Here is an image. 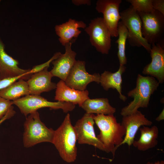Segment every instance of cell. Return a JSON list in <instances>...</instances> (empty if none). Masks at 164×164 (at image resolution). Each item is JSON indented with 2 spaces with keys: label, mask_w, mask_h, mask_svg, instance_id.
<instances>
[{
  "label": "cell",
  "mask_w": 164,
  "mask_h": 164,
  "mask_svg": "<svg viewBox=\"0 0 164 164\" xmlns=\"http://www.w3.org/2000/svg\"><path fill=\"white\" fill-rule=\"evenodd\" d=\"M93 118L100 131L97 136L113 158L117 149L121 146L126 131L121 124L118 122L114 115L93 114Z\"/></svg>",
  "instance_id": "1"
},
{
  "label": "cell",
  "mask_w": 164,
  "mask_h": 164,
  "mask_svg": "<svg viewBox=\"0 0 164 164\" xmlns=\"http://www.w3.org/2000/svg\"><path fill=\"white\" fill-rule=\"evenodd\" d=\"M76 132L71 124L70 114L67 113L61 125L55 131L52 143L60 155L67 163L74 162L77 156Z\"/></svg>",
  "instance_id": "2"
},
{
  "label": "cell",
  "mask_w": 164,
  "mask_h": 164,
  "mask_svg": "<svg viewBox=\"0 0 164 164\" xmlns=\"http://www.w3.org/2000/svg\"><path fill=\"white\" fill-rule=\"evenodd\" d=\"M159 83L155 78L138 74L136 87L129 91L128 97L133 100L121 109L120 114L126 116L135 112L140 108H147L152 94L158 88Z\"/></svg>",
  "instance_id": "3"
},
{
  "label": "cell",
  "mask_w": 164,
  "mask_h": 164,
  "mask_svg": "<svg viewBox=\"0 0 164 164\" xmlns=\"http://www.w3.org/2000/svg\"><path fill=\"white\" fill-rule=\"evenodd\" d=\"M23 142L26 148L43 142L52 143L54 130L47 128L41 120L37 111L32 112L24 122Z\"/></svg>",
  "instance_id": "4"
},
{
  "label": "cell",
  "mask_w": 164,
  "mask_h": 164,
  "mask_svg": "<svg viewBox=\"0 0 164 164\" xmlns=\"http://www.w3.org/2000/svg\"><path fill=\"white\" fill-rule=\"evenodd\" d=\"M13 104L16 105L21 112L25 116L43 108H49L51 109H61L67 113L73 110L75 105L71 103L58 101L51 102L40 95L29 94L15 101H12Z\"/></svg>",
  "instance_id": "5"
},
{
  "label": "cell",
  "mask_w": 164,
  "mask_h": 164,
  "mask_svg": "<svg viewBox=\"0 0 164 164\" xmlns=\"http://www.w3.org/2000/svg\"><path fill=\"white\" fill-rule=\"evenodd\" d=\"M121 21L128 30L127 39L132 46H143L150 53L151 45L143 37L142 30V22L138 12L130 6L120 13Z\"/></svg>",
  "instance_id": "6"
},
{
  "label": "cell",
  "mask_w": 164,
  "mask_h": 164,
  "mask_svg": "<svg viewBox=\"0 0 164 164\" xmlns=\"http://www.w3.org/2000/svg\"><path fill=\"white\" fill-rule=\"evenodd\" d=\"M142 22V36L151 45L161 43L164 32V15L155 10L149 13L138 12Z\"/></svg>",
  "instance_id": "7"
},
{
  "label": "cell",
  "mask_w": 164,
  "mask_h": 164,
  "mask_svg": "<svg viewBox=\"0 0 164 164\" xmlns=\"http://www.w3.org/2000/svg\"><path fill=\"white\" fill-rule=\"evenodd\" d=\"M85 31L89 36L90 42L98 52L108 54L111 47V35L102 17L91 20Z\"/></svg>",
  "instance_id": "8"
},
{
  "label": "cell",
  "mask_w": 164,
  "mask_h": 164,
  "mask_svg": "<svg viewBox=\"0 0 164 164\" xmlns=\"http://www.w3.org/2000/svg\"><path fill=\"white\" fill-rule=\"evenodd\" d=\"M93 114L86 113L78 120L74 126L78 143L94 146L107 153L108 152L96 135L94 128L95 123Z\"/></svg>",
  "instance_id": "9"
},
{
  "label": "cell",
  "mask_w": 164,
  "mask_h": 164,
  "mask_svg": "<svg viewBox=\"0 0 164 164\" xmlns=\"http://www.w3.org/2000/svg\"><path fill=\"white\" fill-rule=\"evenodd\" d=\"M100 79L99 73L90 74L86 71L85 61L77 60L64 82L71 88L83 91L91 82L100 83Z\"/></svg>",
  "instance_id": "10"
},
{
  "label": "cell",
  "mask_w": 164,
  "mask_h": 164,
  "mask_svg": "<svg viewBox=\"0 0 164 164\" xmlns=\"http://www.w3.org/2000/svg\"><path fill=\"white\" fill-rule=\"evenodd\" d=\"M121 0H98L96 3V9L103 14L104 21L111 37L118 36V25L121 19L120 5Z\"/></svg>",
  "instance_id": "11"
},
{
  "label": "cell",
  "mask_w": 164,
  "mask_h": 164,
  "mask_svg": "<svg viewBox=\"0 0 164 164\" xmlns=\"http://www.w3.org/2000/svg\"><path fill=\"white\" fill-rule=\"evenodd\" d=\"M152 122L149 120L138 110L130 114L122 117L121 125L125 130L124 139L121 144H127L130 147L134 142L137 132L141 126H150Z\"/></svg>",
  "instance_id": "12"
},
{
  "label": "cell",
  "mask_w": 164,
  "mask_h": 164,
  "mask_svg": "<svg viewBox=\"0 0 164 164\" xmlns=\"http://www.w3.org/2000/svg\"><path fill=\"white\" fill-rule=\"evenodd\" d=\"M163 44L157 43L151 45L149 53L151 63L143 68V74L156 78L159 84L164 81V50Z\"/></svg>",
  "instance_id": "13"
},
{
  "label": "cell",
  "mask_w": 164,
  "mask_h": 164,
  "mask_svg": "<svg viewBox=\"0 0 164 164\" xmlns=\"http://www.w3.org/2000/svg\"><path fill=\"white\" fill-rule=\"evenodd\" d=\"M72 42H70L65 46V51L61 54L52 63L53 67L50 71L53 77L59 78L65 81L77 60L76 53L71 49Z\"/></svg>",
  "instance_id": "14"
},
{
  "label": "cell",
  "mask_w": 164,
  "mask_h": 164,
  "mask_svg": "<svg viewBox=\"0 0 164 164\" xmlns=\"http://www.w3.org/2000/svg\"><path fill=\"white\" fill-rule=\"evenodd\" d=\"M19 62L8 54L5 45L0 38V80L31 73L30 69H24L19 66Z\"/></svg>",
  "instance_id": "15"
},
{
  "label": "cell",
  "mask_w": 164,
  "mask_h": 164,
  "mask_svg": "<svg viewBox=\"0 0 164 164\" xmlns=\"http://www.w3.org/2000/svg\"><path fill=\"white\" fill-rule=\"evenodd\" d=\"M48 68L33 74L26 81L30 94L40 95L43 92L56 89V84L51 81L53 77Z\"/></svg>",
  "instance_id": "16"
},
{
  "label": "cell",
  "mask_w": 164,
  "mask_h": 164,
  "mask_svg": "<svg viewBox=\"0 0 164 164\" xmlns=\"http://www.w3.org/2000/svg\"><path fill=\"white\" fill-rule=\"evenodd\" d=\"M55 100L58 101L78 104L81 107L84 102L89 98L87 90L81 91L67 86L63 80H60L56 84Z\"/></svg>",
  "instance_id": "17"
},
{
  "label": "cell",
  "mask_w": 164,
  "mask_h": 164,
  "mask_svg": "<svg viewBox=\"0 0 164 164\" xmlns=\"http://www.w3.org/2000/svg\"><path fill=\"white\" fill-rule=\"evenodd\" d=\"M86 24L81 21L70 19L65 23L55 26V31L59 36V40L64 46L70 42L73 43L81 31L79 28L85 29Z\"/></svg>",
  "instance_id": "18"
},
{
  "label": "cell",
  "mask_w": 164,
  "mask_h": 164,
  "mask_svg": "<svg viewBox=\"0 0 164 164\" xmlns=\"http://www.w3.org/2000/svg\"><path fill=\"white\" fill-rule=\"evenodd\" d=\"M126 68L125 65H120L118 70L114 73L105 71L101 75L100 82L101 85L106 91L110 88L116 89L119 94L120 98L123 101H125L127 98L122 93V75Z\"/></svg>",
  "instance_id": "19"
},
{
  "label": "cell",
  "mask_w": 164,
  "mask_h": 164,
  "mask_svg": "<svg viewBox=\"0 0 164 164\" xmlns=\"http://www.w3.org/2000/svg\"><path fill=\"white\" fill-rule=\"evenodd\" d=\"M140 135L139 139L134 141L132 145L138 150L145 151L155 147L158 144L159 131L158 127L143 126L139 128Z\"/></svg>",
  "instance_id": "20"
},
{
  "label": "cell",
  "mask_w": 164,
  "mask_h": 164,
  "mask_svg": "<svg viewBox=\"0 0 164 164\" xmlns=\"http://www.w3.org/2000/svg\"><path fill=\"white\" fill-rule=\"evenodd\" d=\"M81 107L88 114L114 115L116 111V108L110 104L108 99L105 98H89L84 102Z\"/></svg>",
  "instance_id": "21"
},
{
  "label": "cell",
  "mask_w": 164,
  "mask_h": 164,
  "mask_svg": "<svg viewBox=\"0 0 164 164\" xmlns=\"http://www.w3.org/2000/svg\"><path fill=\"white\" fill-rule=\"evenodd\" d=\"M30 94L26 81L22 79L15 81L8 87L0 91V97L14 101Z\"/></svg>",
  "instance_id": "22"
},
{
  "label": "cell",
  "mask_w": 164,
  "mask_h": 164,
  "mask_svg": "<svg viewBox=\"0 0 164 164\" xmlns=\"http://www.w3.org/2000/svg\"><path fill=\"white\" fill-rule=\"evenodd\" d=\"M118 38L115 42L118 44L117 55L120 65H125L127 63L125 50L128 32L121 21L119 22L118 25Z\"/></svg>",
  "instance_id": "23"
},
{
  "label": "cell",
  "mask_w": 164,
  "mask_h": 164,
  "mask_svg": "<svg viewBox=\"0 0 164 164\" xmlns=\"http://www.w3.org/2000/svg\"><path fill=\"white\" fill-rule=\"evenodd\" d=\"M133 8L138 12L149 13L154 11L152 0H127Z\"/></svg>",
  "instance_id": "24"
},
{
  "label": "cell",
  "mask_w": 164,
  "mask_h": 164,
  "mask_svg": "<svg viewBox=\"0 0 164 164\" xmlns=\"http://www.w3.org/2000/svg\"><path fill=\"white\" fill-rule=\"evenodd\" d=\"M32 75L27 74L15 77L8 78L0 80V91L8 87L14 82L19 79L28 80Z\"/></svg>",
  "instance_id": "25"
},
{
  "label": "cell",
  "mask_w": 164,
  "mask_h": 164,
  "mask_svg": "<svg viewBox=\"0 0 164 164\" xmlns=\"http://www.w3.org/2000/svg\"><path fill=\"white\" fill-rule=\"evenodd\" d=\"M12 101L0 97V120L11 108L14 107Z\"/></svg>",
  "instance_id": "26"
},
{
  "label": "cell",
  "mask_w": 164,
  "mask_h": 164,
  "mask_svg": "<svg viewBox=\"0 0 164 164\" xmlns=\"http://www.w3.org/2000/svg\"><path fill=\"white\" fill-rule=\"evenodd\" d=\"M61 53L60 52H56L53 55V56L47 62L41 64L37 65L33 67L32 68L30 69L31 73L33 74L36 73L40 71L45 68L50 66V64L54 60L57 58Z\"/></svg>",
  "instance_id": "27"
},
{
  "label": "cell",
  "mask_w": 164,
  "mask_h": 164,
  "mask_svg": "<svg viewBox=\"0 0 164 164\" xmlns=\"http://www.w3.org/2000/svg\"><path fill=\"white\" fill-rule=\"evenodd\" d=\"M152 5L153 9L164 15V0H152Z\"/></svg>",
  "instance_id": "28"
},
{
  "label": "cell",
  "mask_w": 164,
  "mask_h": 164,
  "mask_svg": "<svg viewBox=\"0 0 164 164\" xmlns=\"http://www.w3.org/2000/svg\"><path fill=\"white\" fill-rule=\"evenodd\" d=\"M13 108H14L10 109L6 114L0 120V125L5 121L14 116L15 113V112L13 110Z\"/></svg>",
  "instance_id": "29"
},
{
  "label": "cell",
  "mask_w": 164,
  "mask_h": 164,
  "mask_svg": "<svg viewBox=\"0 0 164 164\" xmlns=\"http://www.w3.org/2000/svg\"><path fill=\"white\" fill-rule=\"evenodd\" d=\"M72 2L75 5L79 6L82 5H90L91 1L90 0H72Z\"/></svg>",
  "instance_id": "30"
},
{
  "label": "cell",
  "mask_w": 164,
  "mask_h": 164,
  "mask_svg": "<svg viewBox=\"0 0 164 164\" xmlns=\"http://www.w3.org/2000/svg\"><path fill=\"white\" fill-rule=\"evenodd\" d=\"M164 119V109L162 110V111L159 114L158 116L155 119V120L158 121H161L162 120Z\"/></svg>",
  "instance_id": "31"
},
{
  "label": "cell",
  "mask_w": 164,
  "mask_h": 164,
  "mask_svg": "<svg viewBox=\"0 0 164 164\" xmlns=\"http://www.w3.org/2000/svg\"><path fill=\"white\" fill-rule=\"evenodd\" d=\"M146 164H164V161L163 160H161L160 161H159L155 162L154 163L148 162L146 163Z\"/></svg>",
  "instance_id": "32"
},
{
  "label": "cell",
  "mask_w": 164,
  "mask_h": 164,
  "mask_svg": "<svg viewBox=\"0 0 164 164\" xmlns=\"http://www.w3.org/2000/svg\"><path fill=\"white\" fill-rule=\"evenodd\" d=\"M1 0H0V2H1Z\"/></svg>",
  "instance_id": "33"
}]
</instances>
